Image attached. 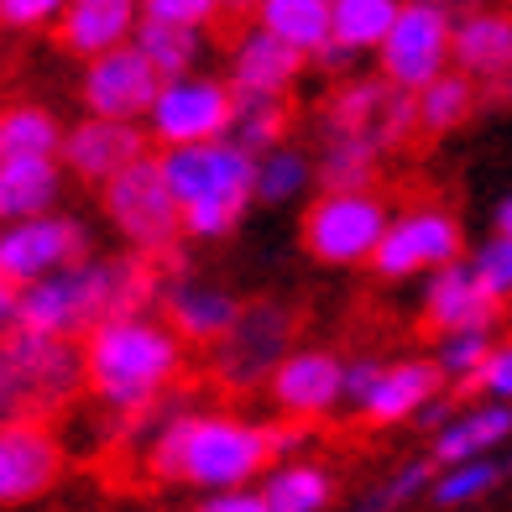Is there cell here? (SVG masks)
Masks as SVG:
<instances>
[{
	"mask_svg": "<svg viewBox=\"0 0 512 512\" xmlns=\"http://www.w3.org/2000/svg\"><path fill=\"white\" fill-rule=\"evenodd\" d=\"M450 58L465 68V79H507L512 74V21L492 11H471L450 27Z\"/></svg>",
	"mask_w": 512,
	"mask_h": 512,
	"instance_id": "20",
	"label": "cell"
},
{
	"mask_svg": "<svg viewBox=\"0 0 512 512\" xmlns=\"http://www.w3.org/2000/svg\"><path fill=\"white\" fill-rule=\"evenodd\" d=\"M199 512H267V507H262V497H256V492L236 486V492H209L199 502Z\"/></svg>",
	"mask_w": 512,
	"mask_h": 512,
	"instance_id": "43",
	"label": "cell"
},
{
	"mask_svg": "<svg viewBox=\"0 0 512 512\" xmlns=\"http://www.w3.org/2000/svg\"><path fill=\"white\" fill-rule=\"evenodd\" d=\"M272 398L293 418H319L340 403V361L330 351H288L272 366Z\"/></svg>",
	"mask_w": 512,
	"mask_h": 512,
	"instance_id": "17",
	"label": "cell"
},
{
	"mask_svg": "<svg viewBox=\"0 0 512 512\" xmlns=\"http://www.w3.org/2000/svg\"><path fill=\"white\" fill-rule=\"evenodd\" d=\"M142 21H162V27H183V32H194L204 27L209 16H215L220 6L215 0H142Z\"/></svg>",
	"mask_w": 512,
	"mask_h": 512,
	"instance_id": "39",
	"label": "cell"
},
{
	"mask_svg": "<svg viewBox=\"0 0 512 512\" xmlns=\"http://www.w3.org/2000/svg\"><path fill=\"white\" fill-rule=\"evenodd\" d=\"M492 304L486 293L476 288V277L465 262H450L429 277V293H424V330L429 335H460V330H486L492 324Z\"/></svg>",
	"mask_w": 512,
	"mask_h": 512,
	"instance_id": "18",
	"label": "cell"
},
{
	"mask_svg": "<svg viewBox=\"0 0 512 512\" xmlns=\"http://www.w3.org/2000/svg\"><path fill=\"white\" fill-rule=\"evenodd\" d=\"M79 366H84L89 392H95L105 408L136 418L142 408H152L162 392H168V382L178 377L183 340L168 330V324H157L147 314L105 319L84 335Z\"/></svg>",
	"mask_w": 512,
	"mask_h": 512,
	"instance_id": "2",
	"label": "cell"
},
{
	"mask_svg": "<svg viewBox=\"0 0 512 512\" xmlns=\"http://www.w3.org/2000/svg\"><path fill=\"white\" fill-rule=\"evenodd\" d=\"M157 267H147L142 256H115V262H79L63 267L42 283L16 293V314L11 324L37 335H58L74 340L89 335L105 319H131L142 314L147 304H157Z\"/></svg>",
	"mask_w": 512,
	"mask_h": 512,
	"instance_id": "1",
	"label": "cell"
},
{
	"mask_svg": "<svg viewBox=\"0 0 512 512\" xmlns=\"http://www.w3.org/2000/svg\"><path fill=\"white\" fill-rule=\"evenodd\" d=\"M377 147L366 142H330L319 162V183L324 194H371V178H377Z\"/></svg>",
	"mask_w": 512,
	"mask_h": 512,
	"instance_id": "33",
	"label": "cell"
},
{
	"mask_svg": "<svg viewBox=\"0 0 512 512\" xmlns=\"http://www.w3.org/2000/svg\"><path fill=\"white\" fill-rule=\"evenodd\" d=\"M63 147V131L48 110L16 105L0 115V162L6 157H53Z\"/></svg>",
	"mask_w": 512,
	"mask_h": 512,
	"instance_id": "32",
	"label": "cell"
},
{
	"mask_svg": "<svg viewBox=\"0 0 512 512\" xmlns=\"http://www.w3.org/2000/svg\"><path fill=\"white\" fill-rule=\"evenodd\" d=\"M460 225L445 209H408V215L387 220L377 251L366 256L377 277H413V272H439L460 262Z\"/></svg>",
	"mask_w": 512,
	"mask_h": 512,
	"instance_id": "10",
	"label": "cell"
},
{
	"mask_svg": "<svg viewBox=\"0 0 512 512\" xmlns=\"http://www.w3.org/2000/svg\"><path fill=\"white\" fill-rule=\"evenodd\" d=\"M293 340V319L277 309V304H251L236 314V324H230V335L220 340V371L236 387H251L272 377V366L283 361Z\"/></svg>",
	"mask_w": 512,
	"mask_h": 512,
	"instance_id": "15",
	"label": "cell"
},
{
	"mask_svg": "<svg viewBox=\"0 0 512 512\" xmlns=\"http://www.w3.org/2000/svg\"><path fill=\"white\" fill-rule=\"evenodd\" d=\"M79 262H89V241H84V225L68 215H37L0 230V283L16 293Z\"/></svg>",
	"mask_w": 512,
	"mask_h": 512,
	"instance_id": "8",
	"label": "cell"
},
{
	"mask_svg": "<svg viewBox=\"0 0 512 512\" xmlns=\"http://www.w3.org/2000/svg\"><path fill=\"white\" fill-rule=\"evenodd\" d=\"M465 267H471L476 288L486 293V304H492V309L512 298V241H502V236H497V241H486Z\"/></svg>",
	"mask_w": 512,
	"mask_h": 512,
	"instance_id": "37",
	"label": "cell"
},
{
	"mask_svg": "<svg viewBox=\"0 0 512 512\" xmlns=\"http://www.w3.org/2000/svg\"><path fill=\"white\" fill-rule=\"evenodd\" d=\"M304 183H309V162L293 147H272L251 162V199L262 204H288L293 194H304Z\"/></svg>",
	"mask_w": 512,
	"mask_h": 512,
	"instance_id": "34",
	"label": "cell"
},
{
	"mask_svg": "<svg viewBox=\"0 0 512 512\" xmlns=\"http://www.w3.org/2000/svg\"><path fill=\"white\" fill-rule=\"evenodd\" d=\"M256 497H262L267 512H324V502H330V471L309 465V460H283V465H272V476Z\"/></svg>",
	"mask_w": 512,
	"mask_h": 512,
	"instance_id": "27",
	"label": "cell"
},
{
	"mask_svg": "<svg viewBox=\"0 0 512 512\" xmlns=\"http://www.w3.org/2000/svg\"><path fill=\"white\" fill-rule=\"evenodd\" d=\"M497 236H502V241H512V194L497 204Z\"/></svg>",
	"mask_w": 512,
	"mask_h": 512,
	"instance_id": "45",
	"label": "cell"
},
{
	"mask_svg": "<svg viewBox=\"0 0 512 512\" xmlns=\"http://www.w3.org/2000/svg\"><path fill=\"white\" fill-rule=\"evenodd\" d=\"M58 152H63V162L79 178L110 183L115 173H126L131 162L147 157V136L136 131V126H126V121H95V115H89L84 126H74V131L63 136Z\"/></svg>",
	"mask_w": 512,
	"mask_h": 512,
	"instance_id": "16",
	"label": "cell"
},
{
	"mask_svg": "<svg viewBox=\"0 0 512 512\" xmlns=\"http://www.w3.org/2000/svg\"><path fill=\"white\" fill-rule=\"evenodd\" d=\"M502 481V465L497 460H465V465H450L445 476L434 481V502H445V507H460V502H471L481 492H492V486Z\"/></svg>",
	"mask_w": 512,
	"mask_h": 512,
	"instance_id": "36",
	"label": "cell"
},
{
	"mask_svg": "<svg viewBox=\"0 0 512 512\" xmlns=\"http://www.w3.org/2000/svg\"><path fill=\"white\" fill-rule=\"evenodd\" d=\"M58 162L53 157H6L0 162V220H37L58 199Z\"/></svg>",
	"mask_w": 512,
	"mask_h": 512,
	"instance_id": "24",
	"label": "cell"
},
{
	"mask_svg": "<svg viewBox=\"0 0 512 512\" xmlns=\"http://www.w3.org/2000/svg\"><path fill=\"white\" fill-rule=\"evenodd\" d=\"M105 215L115 220V230L136 246V256H162V251H173L178 241V204L168 194V183H162V168H157V157H142V162H131L126 173H115L105 183Z\"/></svg>",
	"mask_w": 512,
	"mask_h": 512,
	"instance_id": "6",
	"label": "cell"
},
{
	"mask_svg": "<svg viewBox=\"0 0 512 512\" xmlns=\"http://www.w3.org/2000/svg\"><path fill=\"white\" fill-rule=\"evenodd\" d=\"M471 110H476V84L465 79V74H439V79H429V84L413 95V131L445 136V131H455Z\"/></svg>",
	"mask_w": 512,
	"mask_h": 512,
	"instance_id": "29",
	"label": "cell"
},
{
	"mask_svg": "<svg viewBox=\"0 0 512 512\" xmlns=\"http://www.w3.org/2000/svg\"><path fill=\"white\" fill-rule=\"evenodd\" d=\"M298 68H304V53H293L288 42H277V37H267L262 27H256L236 48V84H230V95L283 100V89L298 79Z\"/></svg>",
	"mask_w": 512,
	"mask_h": 512,
	"instance_id": "23",
	"label": "cell"
},
{
	"mask_svg": "<svg viewBox=\"0 0 512 512\" xmlns=\"http://www.w3.org/2000/svg\"><path fill=\"white\" fill-rule=\"evenodd\" d=\"M147 115H152L157 142H168V152L220 142L230 121V89L215 79H168Z\"/></svg>",
	"mask_w": 512,
	"mask_h": 512,
	"instance_id": "13",
	"label": "cell"
},
{
	"mask_svg": "<svg viewBox=\"0 0 512 512\" xmlns=\"http://www.w3.org/2000/svg\"><path fill=\"white\" fill-rule=\"evenodd\" d=\"M377 377H382V361H371V356L340 366V398L361 408V403L371 398V387H377Z\"/></svg>",
	"mask_w": 512,
	"mask_h": 512,
	"instance_id": "41",
	"label": "cell"
},
{
	"mask_svg": "<svg viewBox=\"0 0 512 512\" xmlns=\"http://www.w3.org/2000/svg\"><path fill=\"white\" fill-rule=\"evenodd\" d=\"M79 382H84V366L74 340L37 335V330H21V324L0 335V424L58 408Z\"/></svg>",
	"mask_w": 512,
	"mask_h": 512,
	"instance_id": "5",
	"label": "cell"
},
{
	"mask_svg": "<svg viewBox=\"0 0 512 512\" xmlns=\"http://www.w3.org/2000/svg\"><path fill=\"white\" fill-rule=\"evenodd\" d=\"M387 230V204L377 194H319L304 215V251L330 267H356L377 251Z\"/></svg>",
	"mask_w": 512,
	"mask_h": 512,
	"instance_id": "7",
	"label": "cell"
},
{
	"mask_svg": "<svg viewBox=\"0 0 512 512\" xmlns=\"http://www.w3.org/2000/svg\"><path fill=\"white\" fill-rule=\"evenodd\" d=\"M398 11H403V0H330V42L340 53L382 48Z\"/></svg>",
	"mask_w": 512,
	"mask_h": 512,
	"instance_id": "28",
	"label": "cell"
},
{
	"mask_svg": "<svg viewBox=\"0 0 512 512\" xmlns=\"http://www.w3.org/2000/svg\"><path fill=\"white\" fill-rule=\"evenodd\" d=\"M476 387L492 392L497 403H512V345H492L486 366L476 371Z\"/></svg>",
	"mask_w": 512,
	"mask_h": 512,
	"instance_id": "40",
	"label": "cell"
},
{
	"mask_svg": "<svg viewBox=\"0 0 512 512\" xmlns=\"http://www.w3.org/2000/svg\"><path fill=\"white\" fill-rule=\"evenodd\" d=\"M131 27H136V0H68L58 37H63V48L100 58L110 48H126Z\"/></svg>",
	"mask_w": 512,
	"mask_h": 512,
	"instance_id": "19",
	"label": "cell"
},
{
	"mask_svg": "<svg viewBox=\"0 0 512 512\" xmlns=\"http://www.w3.org/2000/svg\"><path fill=\"white\" fill-rule=\"evenodd\" d=\"M11 314H16V288L0 283V330H11Z\"/></svg>",
	"mask_w": 512,
	"mask_h": 512,
	"instance_id": "44",
	"label": "cell"
},
{
	"mask_svg": "<svg viewBox=\"0 0 512 512\" xmlns=\"http://www.w3.org/2000/svg\"><path fill=\"white\" fill-rule=\"evenodd\" d=\"M63 481V445L42 418L0 424V507L48 497Z\"/></svg>",
	"mask_w": 512,
	"mask_h": 512,
	"instance_id": "12",
	"label": "cell"
},
{
	"mask_svg": "<svg viewBox=\"0 0 512 512\" xmlns=\"http://www.w3.org/2000/svg\"><path fill=\"white\" fill-rule=\"evenodd\" d=\"M162 309L173 319V335L178 340H194V345H220L236 324L241 304L220 288H204V283H189V288H162Z\"/></svg>",
	"mask_w": 512,
	"mask_h": 512,
	"instance_id": "22",
	"label": "cell"
},
{
	"mask_svg": "<svg viewBox=\"0 0 512 512\" xmlns=\"http://www.w3.org/2000/svg\"><path fill=\"white\" fill-rule=\"evenodd\" d=\"M492 356V335L486 330H460V335H445L439 340V356H434V371L450 382H476V371Z\"/></svg>",
	"mask_w": 512,
	"mask_h": 512,
	"instance_id": "35",
	"label": "cell"
},
{
	"mask_svg": "<svg viewBox=\"0 0 512 512\" xmlns=\"http://www.w3.org/2000/svg\"><path fill=\"white\" fill-rule=\"evenodd\" d=\"M283 126H288V110L283 100H256V95H230V121L220 142L241 147L246 157H262L283 142Z\"/></svg>",
	"mask_w": 512,
	"mask_h": 512,
	"instance_id": "30",
	"label": "cell"
},
{
	"mask_svg": "<svg viewBox=\"0 0 512 512\" xmlns=\"http://www.w3.org/2000/svg\"><path fill=\"white\" fill-rule=\"evenodd\" d=\"M439 392H445V377L434 371V361H398V366H382V377L371 387V398L361 403V413L371 424H408Z\"/></svg>",
	"mask_w": 512,
	"mask_h": 512,
	"instance_id": "21",
	"label": "cell"
},
{
	"mask_svg": "<svg viewBox=\"0 0 512 512\" xmlns=\"http://www.w3.org/2000/svg\"><path fill=\"white\" fill-rule=\"evenodd\" d=\"M512 434V408L507 403H481L471 413H455L434 439V460L439 465H465V460H481L492 445Z\"/></svg>",
	"mask_w": 512,
	"mask_h": 512,
	"instance_id": "25",
	"label": "cell"
},
{
	"mask_svg": "<svg viewBox=\"0 0 512 512\" xmlns=\"http://www.w3.org/2000/svg\"><path fill=\"white\" fill-rule=\"evenodd\" d=\"M324 126H330V142H366L377 152L403 147L413 136V95L392 89L387 79L345 84L324 110Z\"/></svg>",
	"mask_w": 512,
	"mask_h": 512,
	"instance_id": "9",
	"label": "cell"
},
{
	"mask_svg": "<svg viewBox=\"0 0 512 512\" xmlns=\"http://www.w3.org/2000/svg\"><path fill=\"white\" fill-rule=\"evenodd\" d=\"M251 162L230 142H204V147H173L157 157L162 183L178 204V220L189 236H230L251 204Z\"/></svg>",
	"mask_w": 512,
	"mask_h": 512,
	"instance_id": "4",
	"label": "cell"
},
{
	"mask_svg": "<svg viewBox=\"0 0 512 512\" xmlns=\"http://www.w3.org/2000/svg\"><path fill=\"white\" fill-rule=\"evenodd\" d=\"M162 79L147 68V58L136 48H110L100 58H89V74H84V105L95 121H136L147 115L157 100Z\"/></svg>",
	"mask_w": 512,
	"mask_h": 512,
	"instance_id": "14",
	"label": "cell"
},
{
	"mask_svg": "<svg viewBox=\"0 0 512 512\" xmlns=\"http://www.w3.org/2000/svg\"><path fill=\"white\" fill-rule=\"evenodd\" d=\"M262 32L293 53H319L330 42V0H262Z\"/></svg>",
	"mask_w": 512,
	"mask_h": 512,
	"instance_id": "26",
	"label": "cell"
},
{
	"mask_svg": "<svg viewBox=\"0 0 512 512\" xmlns=\"http://www.w3.org/2000/svg\"><path fill=\"white\" fill-rule=\"evenodd\" d=\"M429 476H434V465L429 460H413V465H403L398 476H392L382 492H371L366 502H361V512H398L403 502H413L418 492L429 486Z\"/></svg>",
	"mask_w": 512,
	"mask_h": 512,
	"instance_id": "38",
	"label": "cell"
},
{
	"mask_svg": "<svg viewBox=\"0 0 512 512\" xmlns=\"http://www.w3.org/2000/svg\"><path fill=\"white\" fill-rule=\"evenodd\" d=\"M262 465H272L267 429L225 413H183L157 429L152 471L162 481H189L204 492H236Z\"/></svg>",
	"mask_w": 512,
	"mask_h": 512,
	"instance_id": "3",
	"label": "cell"
},
{
	"mask_svg": "<svg viewBox=\"0 0 512 512\" xmlns=\"http://www.w3.org/2000/svg\"><path fill=\"white\" fill-rule=\"evenodd\" d=\"M136 53L147 58V68L162 84H168V79H189V68L199 58V32L162 27V21H142V27H136Z\"/></svg>",
	"mask_w": 512,
	"mask_h": 512,
	"instance_id": "31",
	"label": "cell"
},
{
	"mask_svg": "<svg viewBox=\"0 0 512 512\" xmlns=\"http://www.w3.org/2000/svg\"><path fill=\"white\" fill-rule=\"evenodd\" d=\"M215 6H230V11H256L262 0H215Z\"/></svg>",
	"mask_w": 512,
	"mask_h": 512,
	"instance_id": "46",
	"label": "cell"
},
{
	"mask_svg": "<svg viewBox=\"0 0 512 512\" xmlns=\"http://www.w3.org/2000/svg\"><path fill=\"white\" fill-rule=\"evenodd\" d=\"M63 6L68 0H0V21L6 27H37V21H48Z\"/></svg>",
	"mask_w": 512,
	"mask_h": 512,
	"instance_id": "42",
	"label": "cell"
},
{
	"mask_svg": "<svg viewBox=\"0 0 512 512\" xmlns=\"http://www.w3.org/2000/svg\"><path fill=\"white\" fill-rule=\"evenodd\" d=\"M450 63V21L439 16L434 6L424 0H413V6L398 11V21L387 27L382 37V74L392 89H403V95H418L429 79L445 74Z\"/></svg>",
	"mask_w": 512,
	"mask_h": 512,
	"instance_id": "11",
	"label": "cell"
}]
</instances>
